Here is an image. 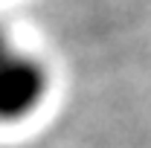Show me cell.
I'll return each mask as SVG.
<instances>
[{
  "mask_svg": "<svg viewBox=\"0 0 151 148\" xmlns=\"http://www.w3.org/2000/svg\"><path fill=\"white\" fill-rule=\"evenodd\" d=\"M50 75L35 55L15 52L0 32V122L23 119L44 102Z\"/></svg>",
  "mask_w": 151,
  "mask_h": 148,
  "instance_id": "1",
  "label": "cell"
}]
</instances>
